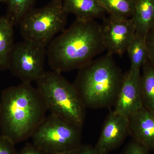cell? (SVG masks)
<instances>
[{"label": "cell", "instance_id": "cell-5", "mask_svg": "<svg viewBox=\"0 0 154 154\" xmlns=\"http://www.w3.org/2000/svg\"><path fill=\"white\" fill-rule=\"evenodd\" d=\"M68 14L61 2L51 1L44 7L32 9L19 22L21 36L47 48L57 34L65 30Z\"/></svg>", "mask_w": 154, "mask_h": 154}, {"label": "cell", "instance_id": "cell-13", "mask_svg": "<svg viewBox=\"0 0 154 154\" xmlns=\"http://www.w3.org/2000/svg\"><path fill=\"white\" fill-rule=\"evenodd\" d=\"M136 33L146 37L154 26V0H135L132 16Z\"/></svg>", "mask_w": 154, "mask_h": 154}, {"label": "cell", "instance_id": "cell-4", "mask_svg": "<svg viewBox=\"0 0 154 154\" xmlns=\"http://www.w3.org/2000/svg\"><path fill=\"white\" fill-rule=\"evenodd\" d=\"M36 82L51 114L82 127L86 107L73 84L52 70L45 72Z\"/></svg>", "mask_w": 154, "mask_h": 154}, {"label": "cell", "instance_id": "cell-24", "mask_svg": "<svg viewBox=\"0 0 154 154\" xmlns=\"http://www.w3.org/2000/svg\"><path fill=\"white\" fill-rule=\"evenodd\" d=\"M54 154H79L78 149L75 150L69 151H66L62 152L57 153Z\"/></svg>", "mask_w": 154, "mask_h": 154}, {"label": "cell", "instance_id": "cell-22", "mask_svg": "<svg viewBox=\"0 0 154 154\" xmlns=\"http://www.w3.org/2000/svg\"><path fill=\"white\" fill-rule=\"evenodd\" d=\"M18 154H48L34 145L33 143H27Z\"/></svg>", "mask_w": 154, "mask_h": 154}, {"label": "cell", "instance_id": "cell-11", "mask_svg": "<svg viewBox=\"0 0 154 154\" xmlns=\"http://www.w3.org/2000/svg\"><path fill=\"white\" fill-rule=\"evenodd\" d=\"M129 134L134 140L154 151V113L144 107L129 118Z\"/></svg>", "mask_w": 154, "mask_h": 154}, {"label": "cell", "instance_id": "cell-10", "mask_svg": "<svg viewBox=\"0 0 154 154\" xmlns=\"http://www.w3.org/2000/svg\"><path fill=\"white\" fill-rule=\"evenodd\" d=\"M128 134V118L111 111L107 116L95 148L108 154L121 146Z\"/></svg>", "mask_w": 154, "mask_h": 154}, {"label": "cell", "instance_id": "cell-18", "mask_svg": "<svg viewBox=\"0 0 154 154\" xmlns=\"http://www.w3.org/2000/svg\"><path fill=\"white\" fill-rule=\"evenodd\" d=\"M36 0H6L8 5L7 17L14 25H19V22L27 13L33 9Z\"/></svg>", "mask_w": 154, "mask_h": 154}, {"label": "cell", "instance_id": "cell-19", "mask_svg": "<svg viewBox=\"0 0 154 154\" xmlns=\"http://www.w3.org/2000/svg\"><path fill=\"white\" fill-rule=\"evenodd\" d=\"M15 144L8 138L0 135V154H18Z\"/></svg>", "mask_w": 154, "mask_h": 154}, {"label": "cell", "instance_id": "cell-25", "mask_svg": "<svg viewBox=\"0 0 154 154\" xmlns=\"http://www.w3.org/2000/svg\"><path fill=\"white\" fill-rule=\"evenodd\" d=\"M51 1H53V2H62L63 0H51Z\"/></svg>", "mask_w": 154, "mask_h": 154}, {"label": "cell", "instance_id": "cell-26", "mask_svg": "<svg viewBox=\"0 0 154 154\" xmlns=\"http://www.w3.org/2000/svg\"><path fill=\"white\" fill-rule=\"evenodd\" d=\"M6 0H0V3L6 2Z\"/></svg>", "mask_w": 154, "mask_h": 154}, {"label": "cell", "instance_id": "cell-20", "mask_svg": "<svg viewBox=\"0 0 154 154\" xmlns=\"http://www.w3.org/2000/svg\"><path fill=\"white\" fill-rule=\"evenodd\" d=\"M148 51V61L154 67V26L147 33L145 37Z\"/></svg>", "mask_w": 154, "mask_h": 154}, {"label": "cell", "instance_id": "cell-14", "mask_svg": "<svg viewBox=\"0 0 154 154\" xmlns=\"http://www.w3.org/2000/svg\"><path fill=\"white\" fill-rule=\"evenodd\" d=\"M14 26L7 16L0 17V71L8 69L9 59L15 44Z\"/></svg>", "mask_w": 154, "mask_h": 154}, {"label": "cell", "instance_id": "cell-12", "mask_svg": "<svg viewBox=\"0 0 154 154\" xmlns=\"http://www.w3.org/2000/svg\"><path fill=\"white\" fill-rule=\"evenodd\" d=\"M64 9L76 19L83 20L103 18L106 13L98 0H63Z\"/></svg>", "mask_w": 154, "mask_h": 154}, {"label": "cell", "instance_id": "cell-3", "mask_svg": "<svg viewBox=\"0 0 154 154\" xmlns=\"http://www.w3.org/2000/svg\"><path fill=\"white\" fill-rule=\"evenodd\" d=\"M79 70L73 85L85 107L104 108L115 103L124 75L113 55L107 53Z\"/></svg>", "mask_w": 154, "mask_h": 154}, {"label": "cell", "instance_id": "cell-9", "mask_svg": "<svg viewBox=\"0 0 154 154\" xmlns=\"http://www.w3.org/2000/svg\"><path fill=\"white\" fill-rule=\"evenodd\" d=\"M143 107L140 71L129 70L124 75L113 111L128 118Z\"/></svg>", "mask_w": 154, "mask_h": 154}, {"label": "cell", "instance_id": "cell-7", "mask_svg": "<svg viewBox=\"0 0 154 154\" xmlns=\"http://www.w3.org/2000/svg\"><path fill=\"white\" fill-rule=\"evenodd\" d=\"M47 48L23 39L14 44L8 69L22 83L36 82L45 72Z\"/></svg>", "mask_w": 154, "mask_h": 154}, {"label": "cell", "instance_id": "cell-23", "mask_svg": "<svg viewBox=\"0 0 154 154\" xmlns=\"http://www.w3.org/2000/svg\"><path fill=\"white\" fill-rule=\"evenodd\" d=\"M79 154H108L99 151L95 147L82 145L78 149Z\"/></svg>", "mask_w": 154, "mask_h": 154}, {"label": "cell", "instance_id": "cell-2", "mask_svg": "<svg viewBox=\"0 0 154 154\" xmlns=\"http://www.w3.org/2000/svg\"><path fill=\"white\" fill-rule=\"evenodd\" d=\"M48 110L43 96L31 83L6 88L0 99L1 134L15 144L26 140L43 121Z\"/></svg>", "mask_w": 154, "mask_h": 154}, {"label": "cell", "instance_id": "cell-8", "mask_svg": "<svg viewBox=\"0 0 154 154\" xmlns=\"http://www.w3.org/2000/svg\"><path fill=\"white\" fill-rule=\"evenodd\" d=\"M102 37L107 53L122 55L134 38L136 29L131 19L104 18L101 25Z\"/></svg>", "mask_w": 154, "mask_h": 154}, {"label": "cell", "instance_id": "cell-17", "mask_svg": "<svg viewBox=\"0 0 154 154\" xmlns=\"http://www.w3.org/2000/svg\"><path fill=\"white\" fill-rule=\"evenodd\" d=\"M101 5L115 19H130L133 13L135 0H98Z\"/></svg>", "mask_w": 154, "mask_h": 154}, {"label": "cell", "instance_id": "cell-6", "mask_svg": "<svg viewBox=\"0 0 154 154\" xmlns=\"http://www.w3.org/2000/svg\"><path fill=\"white\" fill-rule=\"evenodd\" d=\"M30 137L34 145L48 154L75 150L82 145V127L50 113Z\"/></svg>", "mask_w": 154, "mask_h": 154}, {"label": "cell", "instance_id": "cell-21", "mask_svg": "<svg viewBox=\"0 0 154 154\" xmlns=\"http://www.w3.org/2000/svg\"><path fill=\"white\" fill-rule=\"evenodd\" d=\"M149 152L142 145L134 140L127 146L122 154H149Z\"/></svg>", "mask_w": 154, "mask_h": 154}, {"label": "cell", "instance_id": "cell-1", "mask_svg": "<svg viewBox=\"0 0 154 154\" xmlns=\"http://www.w3.org/2000/svg\"><path fill=\"white\" fill-rule=\"evenodd\" d=\"M105 50L101 25L76 19L48 45L47 59L52 70L61 73L79 69Z\"/></svg>", "mask_w": 154, "mask_h": 154}, {"label": "cell", "instance_id": "cell-15", "mask_svg": "<svg viewBox=\"0 0 154 154\" xmlns=\"http://www.w3.org/2000/svg\"><path fill=\"white\" fill-rule=\"evenodd\" d=\"M126 51L130 61L129 70L132 72L140 71V69L148 61V51L145 37L136 33Z\"/></svg>", "mask_w": 154, "mask_h": 154}, {"label": "cell", "instance_id": "cell-16", "mask_svg": "<svg viewBox=\"0 0 154 154\" xmlns=\"http://www.w3.org/2000/svg\"><path fill=\"white\" fill-rule=\"evenodd\" d=\"M142 68L141 88L143 107L154 113V67L147 61Z\"/></svg>", "mask_w": 154, "mask_h": 154}]
</instances>
